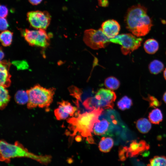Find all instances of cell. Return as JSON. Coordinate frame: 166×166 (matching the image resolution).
Returning a JSON list of instances; mask_svg holds the SVG:
<instances>
[{
	"instance_id": "1",
	"label": "cell",
	"mask_w": 166,
	"mask_h": 166,
	"mask_svg": "<svg viewBox=\"0 0 166 166\" xmlns=\"http://www.w3.org/2000/svg\"><path fill=\"white\" fill-rule=\"evenodd\" d=\"M127 29L132 34L140 37L147 34L152 26L147 10L140 4L133 6L128 10L124 18Z\"/></svg>"
},
{
	"instance_id": "2",
	"label": "cell",
	"mask_w": 166,
	"mask_h": 166,
	"mask_svg": "<svg viewBox=\"0 0 166 166\" xmlns=\"http://www.w3.org/2000/svg\"><path fill=\"white\" fill-rule=\"evenodd\" d=\"M104 110L98 109L78 114L76 117L68 118L67 122L69 124V128L72 132L70 136H74L78 132L81 135L87 138L92 136L94 126L99 121V117Z\"/></svg>"
},
{
	"instance_id": "3",
	"label": "cell",
	"mask_w": 166,
	"mask_h": 166,
	"mask_svg": "<svg viewBox=\"0 0 166 166\" xmlns=\"http://www.w3.org/2000/svg\"><path fill=\"white\" fill-rule=\"evenodd\" d=\"M26 157L31 159L44 164L49 163L52 157L49 155L38 156L31 153L18 142L14 144H9L1 140L0 143V160L7 163L11 158Z\"/></svg>"
},
{
	"instance_id": "4",
	"label": "cell",
	"mask_w": 166,
	"mask_h": 166,
	"mask_svg": "<svg viewBox=\"0 0 166 166\" xmlns=\"http://www.w3.org/2000/svg\"><path fill=\"white\" fill-rule=\"evenodd\" d=\"M55 90L53 88L47 89L38 85L27 90L29 97L27 108H48L53 101Z\"/></svg>"
},
{
	"instance_id": "5",
	"label": "cell",
	"mask_w": 166,
	"mask_h": 166,
	"mask_svg": "<svg viewBox=\"0 0 166 166\" xmlns=\"http://www.w3.org/2000/svg\"><path fill=\"white\" fill-rule=\"evenodd\" d=\"M117 96L113 91L107 89L101 88L93 97L87 98L83 103L84 107L88 110L112 109L114 102Z\"/></svg>"
},
{
	"instance_id": "6",
	"label": "cell",
	"mask_w": 166,
	"mask_h": 166,
	"mask_svg": "<svg viewBox=\"0 0 166 166\" xmlns=\"http://www.w3.org/2000/svg\"><path fill=\"white\" fill-rule=\"evenodd\" d=\"M143 39L132 34H123L110 38V42L119 44L121 46L122 53L126 55L130 54L141 45Z\"/></svg>"
},
{
	"instance_id": "7",
	"label": "cell",
	"mask_w": 166,
	"mask_h": 166,
	"mask_svg": "<svg viewBox=\"0 0 166 166\" xmlns=\"http://www.w3.org/2000/svg\"><path fill=\"white\" fill-rule=\"evenodd\" d=\"M21 34L30 45L43 48L49 45L52 36V35L47 34L45 30L44 29L34 30L25 29L22 31Z\"/></svg>"
},
{
	"instance_id": "8",
	"label": "cell",
	"mask_w": 166,
	"mask_h": 166,
	"mask_svg": "<svg viewBox=\"0 0 166 166\" xmlns=\"http://www.w3.org/2000/svg\"><path fill=\"white\" fill-rule=\"evenodd\" d=\"M110 39L104 33L101 28L88 29L84 32V42L94 49L105 48L110 42Z\"/></svg>"
},
{
	"instance_id": "9",
	"label": "cell",
	"mask_w": 166,
	"mask_h": 166,
	"mask_svg": "<svg viewBox=\"0 0 166 166\" xmlns=\"http://www.w3.org/2000/svg\"><path fill=\"white\" fill-rule=\"evenodd\" d=\"M107 114L103 113L99 117V121L94 126L93 131L97 135H110L117 125L118 121L113 112L107 111Z\"/></svg>"
},
{
	"instance_id": "10",
	"label": "cell",
	"mask_w": 166,
	"mask_h": 166,
	"mask_svg": "<svg viewBox=\"0 0 166 166\" xmlns=\"http://www.w3.org/2000/svg\"><path fill=\"white\" fill-rule=\"evenodd\" d=\"M27 20L30 26L36 30H46L49 26L51 16L46 11L35 10L28 12Z\"/></svg>"
},
{
	"instance_id": "11",
	"label": "cell",
	"mask_w": 166,
	"mask_h": 166,
	"mask_svg": "<svg viewBox=\"0 0 166 166\" xmlns=\"http://www.w3.org/2000/svg\"><path fill=\"white\" fill-rule=\"evenodd\" d=\"M77 110V108L69 102L62 100L58 103V106L55 109L54 113L57 119L61 120L73 116Z\"/></svg>"
},
{
	"instance_id": "12",
	"label": "cell",
	"mask_w": 166,
	"mask_h": 166,
	"mask_svg": "<svg viewBox=\"0 0 166 166\" xmlns=\"http://www.w3.org/2000/svg\"><path fill=\"white\" fill-rule=\"evenodd\" d=\"M150 148V146L145 140H141L139 142L132 140L128 147L126 146L127 158L138 156Z\"/></svg>"
},
{
	"instance_id": "13",
	"label": "cell",
	"mask_w": 166,
	"mask_h": 166,
	"mask_svg": "<svg viewBox=\"0 0 166 166\" xmlns=\"http://www.w3.org/2000/svg\"><path fill=\"white\" fill-rule=\"evenodd\" d=\"M101 29L106 36L109 38H112L118 35L121 27L116 20L109 19L102 23Z\"/></svg>"
},
{
	"instance_id": "14",
	"label": "cell",
	"mask_w": 166,
	"mask_h": 166,
	"mask_svg": "<svg viewBox=\"0 0 166 166\" xmlns=\"http://www.w3.org/2000/svg\"><path fill=\"white\" fill-rule=\"evenodd\" d=\"M10 63L4 61H1L0 64V84L6 87L10 85L11 75L9 72Z\"/></svg>"
},
{
	"instance_id": "15",
	"label": "cell",
	"mask_w": 166,
	"mask_h": 166,
	"mask_svg": "<svg viewBox=\"0 0 166 166\" xmlns=\"http://www.w3.org/2000/svg\"><path fill=\"white\" fill-rule=\"evenodd\" d=\"M151 122L146 118H142L138 120L136 123V125L138 131L142 133H148L152 128Z\"/></svg>"
},
{
	"instance_id": "16",
	"label": "cell",
	"mask_w": 166,
	"mask_h": 166,
	"mask_svg": "<svg viewBox=\"0 0 166 166\" xmlns=\"http://www.w3.org/2000/svg\"><path fill=\"white\" fill-rule=\"evenodd\" d=\"M159 45L158 42L153 38L147 40L144 44V48L145 51L149 54H153L158 50Z\"/></svg>"
},
{
	"instance_id": "17",
	"label": "cell",
	"mask_w": 166,
	"mask_h": 166,
	"mask_svg": "<svg viewBox=\"0 0 166 166\" xmlns=\"http://www.w3.org/2000/svg\"><path fill=\"white\" fill-rule=\"evenodd\" d=\"M149 120L154 124H159L163 119V115L161 110L158 108H155L152 110L148 115Z\"/></svg>"
},
{
	"instance_id": "18",
	"label": "cell",
	"mask_w": 166,
	"mask_h": 166,
	"mask_svg": "<svg viewBox=\"0 0 166 166\" xmlns=\"http://www.w3.org/2000/svg\"><path fill=\"white\" fill-rule=\"evenodd\" d=\"M114 141L113 139L110 137H103L99 144L100 150L103 152H109L113 147Z\"/></svg>"
},
{
	"instance_id": "19",
	"label": "cell",
	"mask_w": 166,
	"mask_h": 166,
	"mask_svg": "<svg viewBox=\"0 0 166 166\" xmlns=\"http://www.w3.org/2000/svg\"><path fill=\"white\" fill-rule=\"evenodd\" d=\"M6 88L0 85V108L1 110L5 109L10 101V96Z\"/></svg>"
},
{
	"instance_id": "20",
	"label": "cell",
	"mask_w": 166,
	"mask_h": 166,
	"mask_svg": "<svg viewBox=\"0 0 166 166\" xmlns=\"http://www.w3.org/2000/svg\"><path fill=\"white\" fill-rule=\"evenodd\" d=\"M13 33L9 30L2 31L0 34V40L1 44L4 46L10 45L12 42Z\"/></svg>"
},
{
	"instance_id": "21",
	"label": "cell",
	"mask_w": 166,
	"mask_h": 166,
	"mask_svg": "<svg viewBox=\"0 0 166 166\" xmlns=\"http://www.w3.org/2000/svg\"><path fill=\"white\" fill-rule=\"evenodd\" d=\"M148 69L152 74H157L161 72L164 69V65L161 61L155 60L149 64Z\"/></svg>"
},
{
	"instance_id": "22",
	"label": "cell",
	"mask_w": 166,
	"mask_h": 166,
	"mask_svg": "<svg viewBox=\"0 0 166 166\" xmlns=\"http://www.w3.org/2000/svg\"><path fill=\"white\" fill-rule=\"evenodd\" d=\"M14 99L16 102L19 105H24L28 103L29 97L26 91L20 90L15 93Z\"/></svg>"
},
{
	"instance_id": "23",
	"label": "cell",
	"mask_w": 166,
	"mask_h": 166,
	"mask_svg": "<svg viewBox=\"0 0 166 166\" xmlns=\"http://www.w3.org/2000/svg\"><path fill=\"white\" fill-rule=\"evenodd\" d=\"M132 105V100L126 96L123 97L117 103L118 108L122 110L129 109Z\"/></svg>"
},
{
	"instance_id": "24",
	"label": "cell",
	"mask_w": 166,
	"mask_h": 166,
	"mask_svg": "<svg viewBox=\"0 0 166 166\" xmlns=\"http://www.w3.org/2000/svg\"><path fill=\"white\" fill-rule=\"evenodd\" d=\"M120 84L119 81L116 78L113 76L107 77L105 81V86L112 90L117 89Z\"/></svg>"
},
{
	"instance_id": "25",
	"label": "cell",
	"mask_w": 166,
	"mask_h": 166,
	"mask_svg": "<svg viewBox=\"0 0 166 166\" xmlns=\"http://www.w3.org/2000/svg\"><path fill=\"white\" fill-rule=\"evenodd\" d=\"M148 165L166 166V157L164 156H155L149 160Z\"/></svg>"
},
{
	"instance_id": "26",
	"label": "cell",
	"mask_w": 166,
	"mask_h": 166,
	"mask_svg": "<svg viewBox=\"0 0 166 166\" xmlns=\"http://www.w3.org/2000/svg\"><path fill=\"white\" fill-rule=\"evenodd\" d=\"M69 90L70 95L76 99V103L78 106L79 104L78 101L81 100V95L82 93L81 90L73 85L70 87Z\"/></svg>"
},
{
	"instance_id": "27",
	"label": "cell",
	"mask_w": 166,
	"mask_h": 166,
	"mask_svg": "<svg viewBox=\"0 0 166 166\" xmlns=\"http://www.w3.org/2000/svg\"><path fill=\"white\" fill-rule=\"evenodd\" d=\"M145 99L148 101L149 107H150L156 108L160 106L161 104V102L156 98L150 95H148V97Z\"/></svg>"
},
{
	"instance_id": "28",
	"label": "cell",
	"mask_w": 166,
	"mask_h": 166,
	"mask_svg": "<svg viewBox=\"0 0 166 166\" xmlns=\"http://www.w3.org/2000/svg\"><path fill=\"white\" fill-rule=\"evenodd\" d=\"M9 24L5 18H0V29L1 31L6 30L9 27Z\"/></svg>"
},
{
	"instance_id": "29",
	"label": "cell",
	"mask_w": 166,
	"mask_h": 166,
	"mask_svg": "<svg viewBox=\"0 0 166 166\" xmlns=\"http://www.w3.org/2000/svg\"><path fill=\"white\" fill-rule=\"evenodd\" d=\"M0 17L1 18H5L8 15V9L7 7L4 5H1L0 7Z\"/></svg>"
},
{
	"instance_id": "30",
	"label": "cell",
	"mask_w": 166,
	"mask_h": 166,
	"mask_svg": "<svg viewBox=\"0 0 166 166\" xmlns=\"http://www.w3.org/2000/svg\"><path fill=\"white\" fill-rule=\"evenodd\" d=\"M98 4L101 6L105 7L108 5V0H98Z\"/></svg>"
},
{
	"instance_id": "31",
	"label": "cell",
	"mask_w": 166,
	"mask_h": 166,
	"mask_svg": "<svg viewBox=\"0 0 166 166\" xmlns=\"http://www.w3.org/2000/svg\"><path fill=\"white\" fill-rule=\"evenodd\" d=\"M42 0H28L29 2L33 5H37L40 4Z\"/></svg>"
},
{
	"instance_id": "32",
	"label": "cell",
	"mask_w": 166,
	"mask_h": 166,
	"mask_svg": "<svg viewBox=\"0 0 166 166\" xmlns=\"http://www.w3.org/2000/svg\"><path fill=\"white\" fill-rule=\"evenodd\" d=\"M86 140L90 144H93L94 143L93 139L92 136H90L87 138Z\"/></svg>"
},
{
	"instance_id": "33",
	"label": "cell",
	"mask_w": 166,
	"mask_h": 166,
	"mask_svg": "<svg viewBox=\"0 0 166 166\" xmlns=\"http://www.w3.org/2000/svg\"><path fill=\"white\" fill-rule=\"evenodd\" d=\"M162 99L164 101L166 104V91L163 95Z\"/></svg>"
},
{
	"instance_id": "34",
	"label": "cell",
	"mask_w": 166,
	"mask_h": 166,
	"mask_svg": "<svg viewBox=\"0 0 166 166\" xmlns=\"http://www.w3.org/2000/svg\"><path fill=\"white\" fill-rule=\"evenodd\" d=\"M76 140L78 142H79L81 141V137L79 136H77L75 137Z\"/></svg>"
},
{
	"instance_id": "35",
	"label": "cell",
	"mask_w": 166,
	"mask_h": 166,
	"mask_svg": "<svg viewBox=\"0 0 166 166\" xmlns=\"http://www.w3.org/2000/svg\"><path fill=\"white\" fill-rule=\"evenodd\" d=\"M0 60L1 61L2 60L3 58V57L4 56V53L3 52V51H2L1 49L0 50Z\"/></svg>"
},
{
	"instance_id": "36",
	"label": "cell",
	"mask_w": 166,
	"mask_h": 166,
	"mask_svg": "<svg viewBox=\"0 0 166 166\" xmlns=\"http://www.w3.org/2000/svg\"><path fill=\"white\" fill-rule=\"evenodd\" d=\"M163 75L165 79L166 80V68L164 71Z\"/></svg>"
},
{
	"instance_id": "37",
	"label": "cell",
	"mask_w": 166,
	"mask_h": 166,
	"mask_svg": "<svg viewBox=\"0 0 166 166\" xmlns=\"http://www.w3.org/2000/svg\"></svg>"
}]
</instances>
